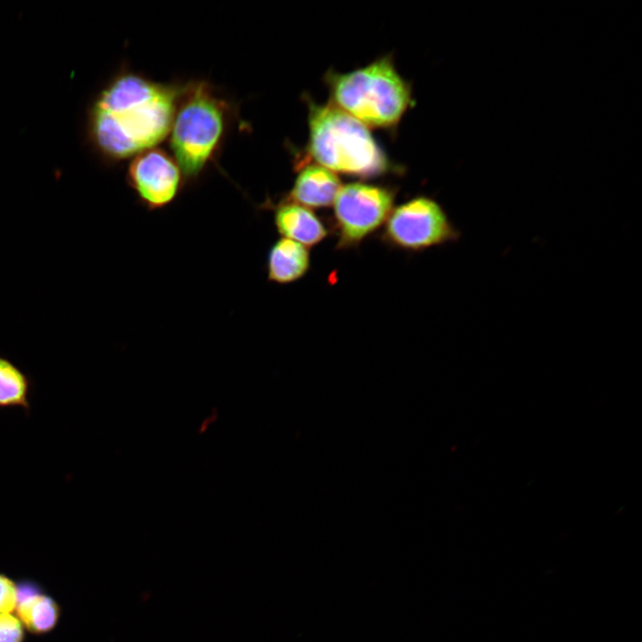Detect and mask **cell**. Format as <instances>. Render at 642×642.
Instances as JSON below:
<instances>
[{
  "instance_id": "6da1fadb",
  "label": "cell",
  "mask_w": 642,
  "mask_h": 642,
  "mask_svg": "<svg viewBox=\"0 0 642 642\" xmlns=\"http://www.w3.org/2000/svg\"><path fill=\"white\" fill-rule=\"evenodd\" d=\"M183 85L119 71L88 109L86 135L94 150L117 162L155 147L169 136Z\"/></svg>"
},
{
  "instance_id": "7a4b0ae2",
  "label": "cell",
  "mask_w": 642,
  "mask_h": 642,
  "mask_svg": "<svg viewBox=\"0 0 642 642\" xmlns=\"http://www.w3.org/2000/svg\"><path fill=\"white\" fill-rule=\"evenodd\" d=\"M233 113L231 103L208 81L183 85L169 136L185 182L198 180L214 160Z\"/></svg>"
},
{
  "instance_id": "3957f363",
  "label": "cell",
  "mask_w": 642,
  "mask_h": 642,
  "mask_svg": "<svg viewBox=\"0 0 642 642\" xmlns=\"http://www.w3.org/2000/svg\"><path fill=\"white\" fill-rule=\"evenodd\" d=\"M308 150L320 166L359 177L385 173L390 164L365 124L332 103L309 104Z\"/></svg>"
},
{
  "instance_id": "277c9868",
  "label": "cell",
  "mask_w": 642,
  "mask_h": 642,
  "mask_svg": "<svg viewBox=\"0 0 642 642\" xmlns=\"http://www.w3.org/2000/svg\"><path fill=\"white\" fill-rule=\"evenodd\" d=\"M333 104L366 126L396 125L411 104V90L390 57L348 73L326 77Z\"/></svg>"
},
{
  "instance_id": "5b68a950",
  "label": "cell",
  "mask_w": 642,
  "mask_h": 642,
  "mask_svg": "<svg viewBox=\"0 0 642 642\" xmlns=\"http://www.w3.org/2000/svg\"><path fill=\"white\" fill-rule=\"evenodd\" d=\"M385 223L383 241L405 251H423L460 237L444 209L426 196L413 198L393 209Z\"/></svg>"
},
{
  "instance_id": "8992f818",
  "label": "cell",
  "mask_w": 642,
  "mask_h": 642,
  "mask_svg": "<svg viewBox=\"0 0 642 642\" xmlns=\"http://www.w3.org/2000/svg\"><path fill=\"white\" fill-rule=\"evenodd\" d=\"M391 189L364 183L342 186L334 200L337 249L358 246L388 219L393 210Z\"/></svg>"
},
{
  "instance_id": "52a82bcc",
  "label": "cell",
  "mask_w": 642,
  "mask_h": 642,
  "mask_svg": "<svg viewBox=\"0 0 642 642\" xmlns=\"http://www.w3.org/2000/svg\"><path fill=\"white\" fill-rule=\"evenodd\" d=\"M126 178L128 186L148 211L159 210L171 204L185 184L174 157L155 147L133 157Z\"/></svg>"
},
{
  "instance_id": "ba28073f",
  "label": "cell",
  "mask_w": 642,
  "mask_h": 642,
  "mask_svg": "<svg viewBox=\"0 0 642 642\" xmlns=\"http://www.w3.org/2000/svg\"><path fill=\"white\" fill-rule=\"evenodd\" d=\"M17 614L24 628L36 635L52 631L61 617L59 604L29 580L17 584Z\"/></svg>"
},
{
  "instance_id": "9c48e42d",
  "label": "cell",
  "mask_w": 642,
  "mask_h": 642,
  "mask_svg": "<svg viewBox=\"0 0 642 642\" xmlns=\"http://www.w3.org/2000/svg\"><path fill=\"white\" fill-rule=\"evenodd\" d=\"M274 210V224L284 238L314 246L328 235L323 221L309 208L284 200Z\"/></svg>"
},
{
  "instance_id": "30bf717a",
  "label": "cell",
  "mask_w": 642,
  "mask_h": 642,
  "mask_svg": "<svg viewBox=\"0 0 642 642\" xmlns=\"http://www.w3.org/2000/svg\"><path fill=\"white\" fill-rule=\"evenodd\" d=\"M341 181L331 170L320 166H306L299 173L286 201L306 208H325L335 200Z\"/></svg>"
},
{
  "instance_id": "8fae6325",
  "label": "cell",
  "mask_w": 642,
  "mask_h": 642,
  "mask_svg": "<svg viewBox=\"0 0 642 642\" xmlns=\"http://www.w3.org/2000/svg\"><path fill=\"white\" fill-rule=\"evenodd\" d=\"M310 255L306 246L295 241L280 238L269 248L266 271L269 282L278 284L293 283L308 272Z\"/></svg>"
},
{
  "instance_id": "7c38bea8",
  "label": "cell",
  "mask_w": 642,
  "mask_h": 642,
  "mask_svg": "<svg viewBox=\"0 0 642 642\" xmlns=\"http://www.w3.org/2000/svg\"><path fill=\"white\" fill-rule=\"evenodd\" d=\"M32 387L31 378L8 358L0 355V410L21 409L29 414Z\"/></svg>"
},
{
  "instance_id": "4fadbf2b",
  "label": "cell",
  "mask_w": 642,
  "mask_h": 642,
  "mask_svg": "<svg viewBox=\"0 0 642 642\" xmlns=\"http://www.w3.org/2000/svg\"><path fill=\"white\" fill-rule=\"evenodd\" d=\"M24 626L18 616L0 613V642H23Z\"/></svg>"
},
{
  "instance_id": "5bb4252c",
  "label": "cell",
  "mask_w": 642,
  "mask_h": 642,
  "mask_svg": "<svg viewBox=\"0 0 642 642\" xmlns=\"http://www.w3.org/2000/svg\"><path fill=\"white\" fill-rule=\"evenodd\" d=\"M17 584L7 575L0 573V613H10L17 605Z\"/></svg>"
}]
</instances>
